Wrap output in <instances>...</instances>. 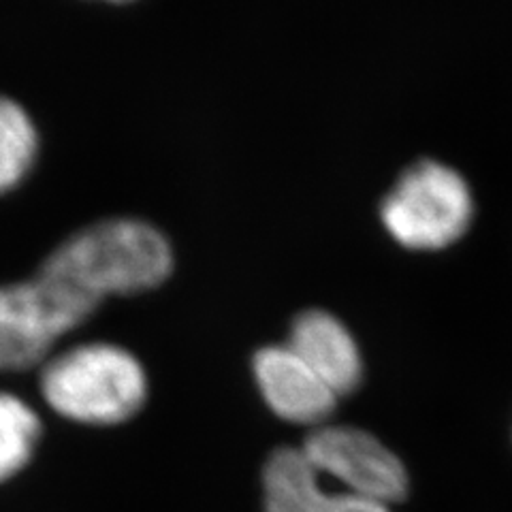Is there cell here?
Here are the masks:
<instances>
[{"instance_id": "8fae6325", "label": "cell", "mask_w": 512, "mask_h": 512, "mask_svg": "<svg viewBox=\"0 0 512 512\" xmlns=\"http://www.w3.org/2000/svg\"><path fill=\"white\" fill-rule=\"evenodd\" d=\"M111 3H128V0H111Z\"/></svg>"}, {"instance_id": "52a82bcc", "label": "cell", "mask_w": 512, "mask_h": 512, "mask_svg": "<svg viewBox=\"0 0 512 512\" xmlns=\"http://www.w3.org/2000/svg\"><path fill=\"white\" fill-rule=\"evenodd\" d=\"M265 512H391L389 506L363 500L344 489L323 485L301 448H278L263 468Z\"/></svg>"}, {"instance_id": "3957f363", "label": "cell", "mask_w": 512, "mask_h": 512, "mask_svg": "<svg viewBox=\"0 0 512 512\" xmlns=\"http://www.w3.org/2000/svg\"><path fill=\"white\" fill-rule=\"evenodd\" d=\"M99 303L47 267L37 278L0 288V370L20 372L45 361L56 340L82 325Z\"/></svg>"}, {"instance_id": "ba28073f", "label": "cell", "mask_w": 512, "mask_h": 512, "mask_svg": "<svg viewBox=\"0 0 512 512\" xmlns=\"http://www.w3.org/2000/svg\"><path fill=\"white\" fill-rule=\"evenodd\" d=\"M288 348L338 395L355 391L363 378L361 350L342 320L323 310L295 318Z\"/></svg>"}, {"instance_id": "277c9868", "label": "cell", "mask_w": 512, "mask_h": 512, "mask_svg": "<svg viewBox=\"0 0 512 512\" xmlns=\"http://www.w3.org/2000/svg\"><path fill=\"white\" fill-rule=\"evenodd\" d=\"M382 222L410 250H440L468 231L474 216L470 186L434 160L410 167L382 201Z\"/></svg>"}, {"instance_id": "30bf717a", "label": "cell", "mask_w": 512, "mask_h": 512, "mask_svg": "<svg viewBox=\"0 0 512 512\" xmlns=\"http://www.w3.org/2000/svg\"><path fill=\"white\" fill-rule=\"evenodd\" d=\"M37 158V131L26 111L0 99V192L18 186Z\"/></svg>"}, {"instance_id": "8992f818", "label": "cell", "mask_w": 512, "mask_h": 512, "mask_svg": "<svg viewBox=\"0 0 512 512\" xmlns=\"http://www.w3.org/2000/svg\"><path fill=\"white\" fill-rule=\"evenodd\" d=\"M254 380L269 410L280 419L320 427L333 414L338 395L286 346H267L252 361Z\"/></svg>"}, {"instance_id": "5b68a950", "label": "cell", "mask_w": 512, "mask_h": 512, "mask_svg": "<svg viewBox=\"0 0 512 512\" xmlns=\"http://www.w3.org/2000/svg\"><path fill=\"white\" fill-rule=\"evenodd\" d=\"M301 451L320 476L338 480L344 491L363 500L391 508L408 495L410 478L402 459L361 427H314Z\"/></svg>"}, {"instance_id": "9c48e42d", "label": "cell", "mask_w": 512, "mask_h": 512, "mask_svg": "<svg viewBox=\"0 0 512 512\" xmlns=\"http://www.w3.org/2000/svg\"><path fill=\"white\" fill-rule=\"evenodd\" d=\"M41 436V421L20 397L0 391V483L28 466Z\"/></svg>"}, {"instance_id": "7a4b0ae2", "label": "cell", "mask_w": 512, "mask_h": 512, "mask_svg": "<svg viewBox=\"0 0 512 512\" xmlns=\"http://www.w3.org/2000/svg\"><path fill=\"white\" fill-rule=\"evenodd\" d=\"M41 393L47 406L82 425H120L143 408L148 378L131 352L105 342L71 348L45 363Z\"/></svg>"}, {"instance_id": "6da1fadb", "label": "cell", "mask_w": 512, "mask_h": 512, "mask_svg": "<svg viewBox=\"0 0 512 512\" xmlns=\"http://www.w3.org/2000/svg\"><path fill=\"white\" fill-rule=\"evenodd\" d=\"M43 267L103 301L109 295H135L163 284L171 274L173 256L165 235L152 224L116 218L69 237Z\"/></svg>"}]
</instances>
